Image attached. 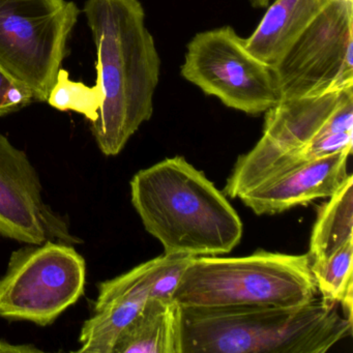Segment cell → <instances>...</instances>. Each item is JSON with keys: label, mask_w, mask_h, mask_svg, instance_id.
Wrapping results in <instances>:
<instances>
[{"label": "cell", "mask_w": 353, "mask_h": 353, "mask_svg": "<svg viewBox=\"0 0 353 353\" xmlns=\"http://www.w3.org/2000/svg\"><path fill=\"white\" fill-rule=\"evenodd\" d=\"M84 14L97 48L103 96L92 133L105 156H117L152 119L161 59L139 0H88Z\"/></svg>", "instance_id": "cell-1"}, {"label": "cell", "mask_w": 353, "mask_h": 353, "mask_svg": "<svg viewBox=\"0 0 353 353\" xmlns=\"http://www.w3.org/2000/svg\"><path fill=\"white\" fill-rule=\"evenodd\" d=\"M130 185L134 208L165 254L222 256L241 243L243 225L236 210L183 157L138 171Z\"/></svg>", "instance_id": "cell-2"}, {"label": "cell", "mask_w": 353, "mask_h": 353, "mask_svg": "<svg viewBox=\"0 0 353 353\" xmlns=\"http://www.w3.org/2000/svg\"><path fill=\"white\" fill-rule=\"evenodd\" d=\"M352 334L338 303L183 307V353H324Z\"/></svg>", "instance_id": "cell-3"}, {"label": "cell", "mask_w": 353, "mask_h": 353, "mask_svg": "<svg viewBox=\"0 0 353 353\" xmlns=\"http://www.w3.org/2000/svg\"><path fill=\"white\" fill-rule=\"evenodd\" d=\"M353 148V88L279 101L268 109L263 135L237 159L223 193L230 198L295 165Z\"/></svg>", "instance_id": "cell-4"}, {"label": "cell", "mask_w": 353, "mask_h": 353, "mask_svg": "<svg viewBox=\"0 0 353 353\" xmlns=\"http://www.w3.org/2000/svg\"><path fill=\"white\" fill-rule=\"evenodd\" d=\"M307 254L255 252L243 257L194 258L173 301L189 309L294 307L317 297Z\"/></svg>", "instance_id": "cell-5"}, {"label": "cell", "mask_w": 353, "mask_h": 353, "mask_svg": "<svg viewBox=\"0 0 353 353\" xmlns=\"http://www.w3.org/2000/svg\"><path fill=\"white\" fill-rule=\"evenodd\" d=\"M79 10L67 0H0V67L47 102Z\"/></svg>", "instance_id": "cell-6"}, {"label": "cell", "mask_w": 353, "mask_h": 353, "mask_svg": "<svg viewBox=\"0 0 353 353\" xmlns=\"http://www.w3.org/2000/svg\"><path fill=\"white\" fill-rule=\"evenodd\" d=\"M85 283V260L73 245H28L12 253L0 278V317L50 325L79 301Z\"/></svg>", "instance_id": "cell-7"}, {"label": "cell", "mask_w": 353, "mask_h": 353, "mask_svg": "<svg viewBox=\"0 0 353 353\" xmlns=\"http://www.w3.org/2000/svg\"><path fill=\"white\" fill-rule=\"evenodd\" d=\"M181 74L206 96L247 114L265 113L279 102L274 72L249 52L245 39L229 26L196 34Z\"/></svg>", "instance_id": "cell-8"}, {"label": "cell", "mask_w": 353, "mask_h": 353, "mask_svg": "<svg viewBox=\"0 0 353 353\" xmlns=\"http://www.w3.org/2000/svg\"><path fill=\"white\" fill-rule=\"evenodd\" d=\"M272 72L279 101L353 88V0H330Z\"/></svg>", "instance_id": "cell-9"}, {"label": "cell", "mask_w": 353, "mask_h": 353, "mask_svg": "<svg viewBox=\"0 0 353 353\" xmlns=\"http://www.w3.org/2000/svg\"><path fill=\"white\" fill-rule=\"evenodd\" d=\"M0 236L26 245L46 241L77 245L65 216L49 206L28 154L0 134Z\"/></svg>", "instance_id": "cell-10"}, {"label": "cell", "mask_w": 353, "mask_h": 353, "mask_svg": "<svg viewBox=\"0 0 353 353\" xmlns=\"http://www.w3.org/2000/svg\"><path fill=\"white\" fill-rule=\"evenodd\" d=\"M342 150L285 169L239 196L256 214H276L334 195L346 181L349 157Z\"/></svg>", "instance_id": "cell-11"}, {"label": "cell", "mask_w": 353, "mask_h": 353, "mask_svg": "<svg viewBox=\"0 0 353 353\" xmlns=\"http://www.w3.org/2000/svg\"><path fill=\"white\" fill-rule=\"evenodd\" d=\"M154 259L99 285L92 315L83 323L77 352L113 353L123 330L150 299Z\"/></svg>", "instance_id": "cell-12"}, {"label": "cell", "mask_w": 353, "mask_h": 353, "mask_svg": "<svg viewBox=\"0 0 353 353\" xmlns=\"http://www.w3.org/2000/svg\"><path fill=\"white\" fill-rule=\"evenodd\" d=\"M330 0H276L245 45L274 70Z\"/></svg>", "instance_id": "cell-13"}, {"label": "cell", "mask_w": 353, "mask_h": 353, "mask_svg": "<svg viewBox=\"0 0 353 353\" xmlns=\"http://www.w3.org/2000/svg\"><path fill=\"white\" fill-rule=\"evenodd\" d=\"M113 353H183V307L173 299H148Z\"/></svg>", "instance_id": "cell-14"}, {"label": "cell", "mask_w": 353, "mask_h": 353, "mask_svg": "<svg viewBox=\"0 0 353 353\" xmlns=\"http://www.w3.org/2000/svg\"><path fill=\"white\" fill-rule=\"evenodd\" d=\"M353 241V176L318 208L310 239V260L324 259Z\"/></svg>", "instance_id": "cell-15"}, {"label": "cell", "mask_w": 353, "mask_h": 353, "mask_svg": "<svg viewBox=\"0 0 353 353\" xmlns=\"http://www.w3.org/2000/svg\"><path fill=\"white\" fill-rule=\"evenodd\" d=\"M353 241L324 259L310 263L318 292L330 303L342 307V314L352 322Z\"/></svg>", "instance_id": "cell-16"}, {"label": "cell", "mask_w": 353, "mask_h": 353, "mask_svg": "<svg viewBox=\"0 0 353 353\" xmlns=\"http://www.w3.org/2000/svg\"><path fill=\"white\" fill-rule=\"evenodd\" d=\"M47 102L57 110L80 113L94 123L102 106L103 96L98 86L90 88L82 82L72 81L69 73L61 69Z\"/></svg>", "instance_id": "cell-17"}, {"label": "cell", "mask_w": 353, "mask_h": 353, "mask_svg": "<svg viewBox=\"0 0 353 353\" xmlns=\"http://www.w3.org/2000/svg\"><path fill=\"white\" fill-rule=\"evenodd\" d=\"M194 258L181 254L165 253L154 258L156 266L150 299L163 301L173 299V295Z\"/></svg>", "instance_id": "cell-18"}, {"label": "cell", "mask_w": 353, "mask_h": 353, "mask_svg": "<svg viewBox=\"0 0 353 353\" xmlns=\"http://www.w3.org/2000/svg\"><path fill=\"white\" fill-rule=\"evenodd\" d=\"M32 92L0 67V117L16 112L34 101Z\"/></svg>", "instance_id": "cell-19"}, {"label": "cell", "mask_w": 353, "mask_h": 353, "mask_svg": "<svg viewBox=\"0 0 353 353\" xmlns=\"http://www.w3.org/2000/svg\"><path fill=\"white\" fill-rule=\"evenodd\" d=\"M36 353L42 352L41 349L37 348L32 344L16 345L0 339V353Z\"/></svg>", "instance_id": "cell-20"}, {"label": "cell", "mask_w": 353, "mask_h": 353, "mask_svg": "<svg viewBox=\"0 0 353 353\" xmlns=\"http://www.w3.org/2000/svg\"><path fill=\"white\" fill-rule=\"evenodd\" d=\"M270 0H250V3L256 9H264L270 5Z\"/></svg>", "instance_id": "cell-21"}]
</instances>
